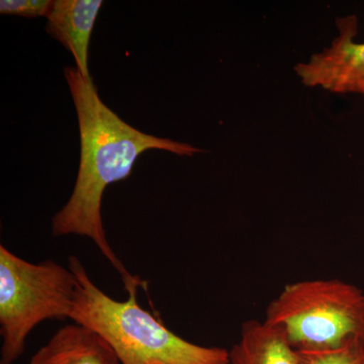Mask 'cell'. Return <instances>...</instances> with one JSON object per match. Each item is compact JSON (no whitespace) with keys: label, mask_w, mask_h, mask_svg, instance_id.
<instances>
[{"label":"cell","mask_w":364,"mask_h":364,"mask_svg":"<svg viewBox=\"0 0 364 364\" xmlns=\"http://www.w3.org/2000/svg\"><path fill=\"white\" fill-rule=\"evenodd\" d=\"M76 277L49 259L28 262L0 246V364L23 355L30 333L44 321L70 318Z\"/></svg>","instance_id":"obj_4"},{"label":"cell","mask_w":364,"mask_h":364,"mask_svg":"<svg viewBox=\"0 0 364 364\" xmlns=\"http://www.w3.org/2000/svg\"><path fill=\"white\" fill-rule=\"evenodd\" d=\"M230 364H301L284 333L257 320L242 325L241 338L229 351Z\"/></svg>","instance_id":"obj_8"},{"label":"cell","mask_w":364,"mask_h":364,"mask_svg":"<svg viewBox=\"0 0 364 364\" xmlns=\"http://www.w3.org/2000/svg\"><path fill=\"white\" fill-rule=\"evenodd\" d=\"M30 364H121L100 335L85 326H64L33 354Z\"/></svg>","instance_id":"obj_7"},{"label":"cell","mask_w":364,"mask_h":364,"mask_svg":"<svg viewBox=\"0 0 364 364\" xmlns=\"http://www.w3.org/2000/svg\"><path fill=\"white\" fill-rule=\"evenodd\" d=\"M102 0H55L50 9L47 32L73 55L76 68L91 80L88 70V48Z\"/></svg>","instance_id":"obj_6"},{"label":"cell","mask_w":364,"mask_h":364,"mask_svg":"<svg viewBox=\"0 0 364 364\" xmlns=\"http://www.w3.org/2000/svg\"><path fill=\"white\" fill-rule=\"evenodd\" d=\"M264 321L298 352L364 344V293L337 279L294 282L268 305Z\"/></svg>","instance_id":"obj_3"},{"label":"cell","mask_w":364,"mask_h":364,"mask_svg":"<svg viewBox=\"0 0 364 364\" xmlns=\"http://www.w3.org/2000/svg\"><path fill=\"white\" fill-rule=\"evenodd\" d=\"M299 354L301 364H364L363 343H351L334 350Z\"/></svg>","instance_id":"obj_9"},{"label":"cell","mask_w":364,"mask_h":364,"mask_svg":"<svg viewBox=\"0 0 364 364\" xmlns=\"http://www.w3.org/2000/svg\"><path fill=\"white\" fill-rule=\"evenodd\" d=\"M337 33L329 47L315 53L294 67L304 85L337 95L364 97V43L356 41L358 18L355 14L336 21Z\"/></svg>","instance_id":"obj_5"},{"label":"cell","mask_w":364,"mask_h":364,"mask_svg":"<svg viewBox=\"0 0 364 364\" xmlns=\"http://www.w3.org/2000/svg\"><path fill=\"white\" fill-rule=\"evenodd\" d=\"M64 75L77 112L80 163L70 198L53 217V236L87 237L121 274L127 294L147 289L148 282L128 272L107 241L102 218L105 188L128 178L136 158L146 151L191 157L203 150L136 130L102 102L92 79L87 80L73 67H67Z\"/></svg>","instance_id":"obj_1"},{"label":"cell","mask_w":364,"mask_h":364,"mask_svg":"<svg viewBox=\"0 0 364 364\" xmlns=\"http://www.w3.org/2000/svg\"><path fill=\"white\" fill-rule=\"evenodd\" d=\"M53 6L51 0H1L0 14L23 18L47 16Z\"/></svg>","instance_id":"obj_10"},{"label":"cell","mask_w":364,"mask_h":364,"mask_svg":"<svg viewBox=\"0 0 364 364\" xmlns=\"http://www.w3.org/2000/svg\"><path fill=\"white\" fill-rule=\"evenodd\" d=\"M68 267L77 282L70 320L105 339L121 364H230L227 349L191 343L170 331L141 308L136 293L124 301L107 296L76 256H69Z\"/></svg>","instance_id":"obj_2"}]
</instances>
